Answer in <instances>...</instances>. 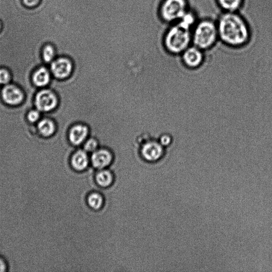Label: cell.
<instances>
[{
  "label": "cell",
  "mask_w": 272,
  "mask_h": 272,
  "mask_svg": "<svg viewBox=\"0 0 272 272\" xmlns=\"http://www.w3.org/2000/svg\"><path fill=\"white\" fill-rule=\"evenodd\" d=\"M218 38L230 46L246 45L250 39L247 22L237 12H223L216 22Z\"/></svg>",
  "instance_id": "6da1fadb"
},
{
  "label": "cell",
  "mask_w": 272,
  "mask_h": 272,
  "mask_svg": "<svg viewBox=\"0 0 272 272\" xmlns=\"http://www.w3.org/2000/svg\"><path fill=\"white\" fill-rule=\"evenodd\" d=\"M163 43L171 54L180 55L192 45V32L182 28L177 23H174L165 32Z\"/></svg>",
  "instance_id": "7a4b0ae2"
},
{
  "label": "cell",
  "mask_w": 272,
  "mask_h": 272,
  "mask_svg": "<svg viewBox=\"0 0 272 272\" xmlns=\"http://www.w3.org/2000/svg\"><path fill=\"white\" fill-rule=\"evenodd\" d=\"M192 32V45L205 51L214 46L218 38L216 22L209 19L199 20Z\"/></svg>",
  "instance_id": "3957f363"
},
{
  "label": "cell",
  "mask_w": 272,
  "mask_h": 272,
  "mask_svg": "<svg viewBox=\"0 0 272 272\" xmlns=\"http://www.w3.org/2000/svg\"><path fill=\"white\" fill-rule=\"evenodd\" d=\"M189 9L188 0H162L158 14L164 22L171 25L178 22Z\"/></svg>",
  "instance_id": "277c9868"
},
{
  "label": "cell",
  "mask_w": 272,
  "mask_h": 272,
  "mask_svg": "<svg viewBox=\"0 0 272 272\" xmlns=\"http://www.w3.org/2000/svg\"><path fill=\"white\" fill-rule=\"evenodd\" d=\"M165 155V149L158 141H147L141 147V155L148 162L155 163L160 161Z\"/></svg>",
  "instance_id": "5b68a950"
},
{
  "label": "cell",
  "mask_w": 272,
  "mask_h": 272,
  "mask_svg": "<svg viewBox=\"0 0 272 272\" xmlns=\"http://www.w3.org/2000/svg\"><path fill=\"white\" fill-rule=\"evenodd\" d=\"M58 100L56 94L49 90L39 91L35 97V104L39 111L51 112L58 105Z\"/></svg>",
  "instance_id": "8992f818"
},
{
  "label": "cell",
  "mask_w": 272,
  "mask_h": 272,
  "mask_svg": "<svg viewBox=\"0 0 272 272\" xmlns=\"http://www.w3.org/2000/svg\"><path fill=\"white\" fill-rule=\"evenodd\" d=\"M74 65L69 58L58 57L51 62V73L55 78L63 80L66 79L72 74Z\"/></svg>",
  "instance_id": "52a82bcc"
},
{
  "label": "cell",
  "mask_w": 272,
  "mask_h": 272,
  "mask_svg": "<svg viewBox=\"0 0 272 272\" xmlns=\"http://www.w3.org/2000/svg\"><path fill=\"white\" fill-rule=\"evenodd\" d=\"M182 60L186 67L196 69L202 66L205 60L204 51L193 45L189 46L181 54Z\"/></svg>",
  "instance_id": "ba28073f"
},
{
  "label": "cell",
  "mask_w": 272,
  "mask_h": 272,
  "mask_svg": "<svg viewBox=\"0 0 272 272\" xmlns=\"http://www.w3.org/2000/svg\"><path fill=\"white\" fill-rule=\"evenodd\" d=\"M90 161L94 168L102 170L113 162V154L108 149L99 148L92 153Z\"/></svg>",
  "instance_id": "9c48e42d"
},
{
  "label": "cell",
  "mask_w": 272,
  "mask_h": 272,
  "mask_svg": "<svg viewBox=\"0 0 272 272\" xmlns=\"http://www.w3.org/2000/svg\"><path fill=\"white\" fill-rule=\"evenodd\" d=\"M89 128L82 123H77L70 128L68 138L70 143L75 146H82L89 135Z\"/></svg>",
  "instance_id": "30bf717a"
},
{
  "label": "cell",
  "mask_w": 272,
  "mask_h": 272,
  "mask_svg": "<svg viewBox=\"0 0 272 272\" xmlns=\"http://www.w3.org/2000/svg\"><path fill=\"white\" fill-rule=\"evenodd\" d=\"M1 96L4 101L10 105L20 104L23 98V95L21 90L14 85H8L4 87Z\"/></svg>",
  "instance_id": "8fae6325"
},
{
  "label": "cell",
  "mask_w": 272,
  "mask_h": 272,
  "mask_svg": "<svg viewBox=\"0 0 272 272\" xmlns=\"http://www.w3.org/2000/svg\"><path fill=\"white\" fill-rule=\"evenodd\" d=\"M70 162L75 170L82 171L87 168L89 165L90 158L88 153L83 149H80L73 154Z\"/></svg>",
  "instance_id": "7c38bea8"
},
{
  "label": "cell",
  "mask_w": 272,
  "mask_h": 272,
  "mask_svg": "<svg viewBox=\"0 0 272 272\" xmlns=\"http://www.w3.org/2000/svg\"><path fill=\"white\" fill-rule=\"evenodd\" d=\"M33 80L35 86L39 87L45 86L51 80L50 74L46 68L41 67L34 73Z\"/></svg>",
  "instance_id": "4fadbf2b"
},
{
  "label": "cell",
  "mask_w": 272,
  "mask_h": 272,
  "mask_svg": "<svg viewBox=\"0 0 272 272\" xmlns=\"http://www.w3.org/2000/svg\"><path fill=\"white\" fill-rule=\"evenodd\" d=\"M198 21V19L196 15L194 14V11L189 9L177 23L186 30L192 31L193 29Z\"/></svg>",
  "instance_id": "5bb4252c"
},
{
  "label": "cell",
  "mask_w": 272,
  "mask_h": 272,
  "mask_svg": "<svg viewBox=\"0 0 272 272\" xmlns=\"http://www.w3.org/2000/svg\"><path fill=\"white\" fill-rule=\"evenodd\" d=\"M38 129L40 134L44 137H49L55 134L57 130L56 124L51 119H44L39 123Z\"/></svg>",
  "instance_id": "9a60e30c"
},
{
  "label": "cell",
  "mask_w": 272,
  "mask_h": 272,
  "mask_svg": "<svg viewBox=\"0 0 272 272\" xmlns=\"http://www.w3.org/2000/svg\"><path fill=\"white\" fill-rule=\"evenodd\" d=\"M218 5L224 12H237L243 4L244 0H217Z\"/></svg>",
  "instance_id": "2e32d148"
},
{
  "label": "cell",
  "mask_w": 272,
  "mask_h": 272,
  "mask_svg": "<svg viewBox=\"0 0 272 272\" xmlns=\"http://www.w3.org/2000/svg\"><path fill=\"white\" fill-rule=\"evenodd\" d=\"M96 181L99 186L108 187L113 182L114 176L110 171L102 169L97 174Z\"/></svg>",
  "instance_id": "e0dca14e"
},
{
  "label": "cell",
  "mask_w": 272,
  "mask_h": 272,
  "mask_svg": "<svg viewBox=\"0 0 272 272\" xmlns=\"http://www.w3.org/2000/svg\"><path fill=\"white\" fill-rule=\"evenodd\" d=\"M57 57V50L56 45L50 42L46 44L43 48L42 57L46 63L52 62Z\"/></svg>",
  "instance_id": "ac0fdd59"
},
{
  "label": "cell",
  "mask_w": 272,
  "mask_h": 272,
  "mask_svg": "<svg viewBox=\"0 0 272 272\" xmlns=\"http://www.w3.org/2000/svg\"><path fill=\"white\" fill-rule=\"evenodd\" d=\"M87 202L90 208L97 210L102 208L104 199L101 194L97 193H93L88 196Z\"/></svg>",
  "instance_id": "d6986e66"
},
{
  "label": "cell",
  "mask_w": 272,
  "mask_h": 272,
  "mask_svg": "<svg viewBox=\"0 0 272 272\" xmlns=\"http://www.w3.org/2000/svg\"><path fill=\"white\" fill-rule=\"evenodd\" d=\"M99 143L97 139L93 137H89L82 144V149L87 153H92L99 149Z\"/></svg>",
  "instance_id": "ffe728a7"
},
{
  "label": "cell",
  "mask_w": 272,
  "mask_h": 272,
  "mask_svg": "<svg viewBox=\"0 0 272 272\" xmlns=\"http://www.w3.org/2000/svg\"><path fill=\"white\" fill-rule=\"evenodd\" d=\"M158 141L164 148H167L173 144L174 138L170 134H164L159 137Z\"/></svg>",
  "instance_id": "44dd1931"
},
{
  "label": "cell",
  "mask_w": 272,
  "mask_h": 272,
  "mask_svg": "<svg viewBox=\"0 0 272 272\" xmlns=\"http://www.w3.org/2000/svg\"><path fill=\"white\" fill-rule=\"evenodd\" d=\"M11 80V76L8 70L0 69V84H8Z\"/></svg>",
  "instance_id": "7402d4cb"
},
{
  "label": "cell",
  "mask_w": 272,
  "mask_h": 272,
  "mask_svg": "<svg viewBox=\"0 0 272 272\" xmlns=\"http://www.w3.org/2000/svg\"><path fill=\"white\" fill-rule=\"evenodd\" d=\"M42 0H21L22 3L28 9H33L38 7Z\"/></svg>",
  "instance_id": "603a6c76"
},
{
  "label": "cell",
  "mask_w": 272,
  "mask_h": 272,
  "mask_svg": "<svg viewBox=\"0 0 272 272\" xmlns=\"http://www.w3.org/2000/svg\"><path fill=\"white\" fill-rule=\"evenodd\" d=\"M39 112L37 110L31 111L27 115L28 120L32 123L37 122L39 119Z\"/></svg>",
  "instance_id": "cb8c5ba5"
},
{
  "label": "cell",
  "mask_w": 272,
  "mask_h": 272,
  "mask_svg": "<svg viewBox=\"0 0 272 272\" xmlns=\"http://www.w3.org/2000/svg\"><path fill=\"white\" fill-rule=\"evenodd\" d=\"M0 272H8V263L1 256H0Z\"/></svg>",
  "instance_id": "d4e9b609"
},
{
  "label": "cell",
  "mask_w": 272,
  "mask_h": 272,
  "mask_svg": "<svg viewBox=\"0 0 272 272\" xmlns=\"http://www.w3.org/2000/svg\"><path fill=\"white\" fill-rule=\"evenodd\" d=\"M2 28H3V23L1 20H0V33H1V31H2Z\"/></svg>",
  "instance_id": "484cf974"
}]
</instances>
